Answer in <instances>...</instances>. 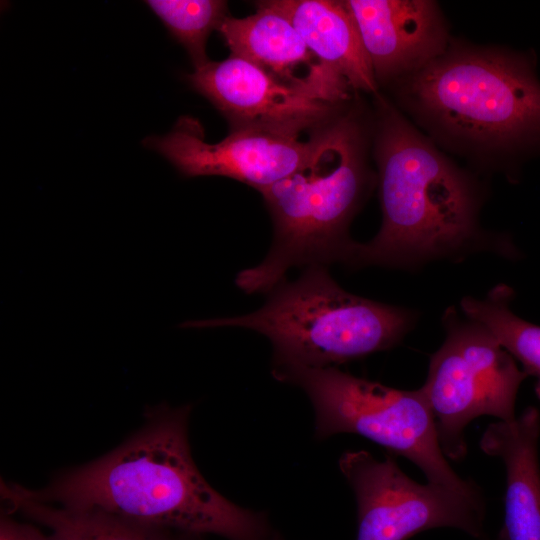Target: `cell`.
Listing matches in <instances>:
<instances>
[{
    "mask_svg": "<svg viewBox=\"0 0 540 540\" xmlns=\"http://www.w3.org/2000/svg\"><path fill=\"white\" fill-rule=\"evenodd\" d=\"M190 406L155 412L146 426L105 456L58 477L32 499L100 510L145 526L212 533L230 540L268 535L265 515L218 493L193 461Z\"/></svg>",
    "mask_w": 540,
    "mask_h": 540,
    "instance_id": "obj_1",
    "label": "cell"
},
{
    "mask_svg": "<svg viewBox=\"0 0 540 540\" xmlns=\"http://www.w3.org/2000/svg\"><path fill=\"white\" fill-rule=\"evenodd\" d=\"M373 132L382 224L373 239L356 242L348 265L406 268L475 250L507 252L479 227V182L381 96Z\"/></svg>",
    "mask_w": 540,
    "mask_h": 540,
    "instance_id": "obj_2",
    "label": "cell"
},
{
    "mask_svg": "<svg viewBox=\"0 0 540 540\" xmlns=\"http://www.w3.org/2000/svg\"><path fill=\"white\" fill-rule=\"evenodd\" d=\"M430 138L484 167L540 152V80L527 54L451 42L391 84Z\"/></svg>",
    "mask_w": 540,
    "mask_h": 540,
    "instance_id": "obj_3",
    "label": "cell"
},
{
    "mask_svg": "<svg viewBox=\"0 0 540 540\" xmlns=\"http://www.w3.org/2000/svg\"><path fill=\"white\" fill-rule=\"evenodd\" d=\"M368 140L358 110H340L321 126L305 163L260 192L273 241L262 262L238 273V288L267 293L292 267L349 263L356 243L349 226L377 179L368 163Z\"/></svg>",
    "mask_w": 540,
    "mask_h": 540,
    "instance_id": "obj_4",
    "label": "cell"
},
{
    "mask_svg": "<svg viewBox=\"0 0 540 540\" xmlns=\"http://www.w3.org/2000/svg\"><path fill=\"white\" fill-rule=\"evenodd\" d=\"M263 306L242 316L183 324L241 327L271 342L272 370L337 367L393 348L410 331L414 312L344 290L326 266L306 267L273 287Z\"/></svg>",
    "mask_w": 540,
    "mask_h": 540,
    "instance_id": "obj_5",
    "label": "cell"
},
{
    "mask_svg": "<svg viewBox=\"0 0 540 540\" xmlns=\"http://www.w3.org/2000/svg\"><path fill=\"white\" fill-rule=\"evenodd\" d=\"M271 372L279 382L298 386L307 394L315 415V439L321 441L340 433L360 435L390 455L411 461L429 483L471 497L482 496L472 480L461 478L450 466L421 388L389 387L338 367Z\"/></svg>",
    "mask_w": 540,
    "mask_h": 540,
    "instance_id": "obj_6",
    "label": "cell"
},
{
    "mask_svg": "<svg viewBox=\"0 0 540 540\" xmlns=\"http://www.w3.org/2000/svg\"><path fill=\"white\" fill-rule=\"evenodd\" d=\"M446 337L430 357L421 387L433 413L444 455L467 454L465 428L488 415L512 421L519 387L527 377L515 359L481 324L449 308L443 315Z\"/></svg>",
    "mask_w": 540,
    "mask_h": 540,
    "instance_id": "obj_7",
    "label": "cell"
},
{
    "mask_svg": "<svg viewBox=\"0 0 540 540\" xmlns=\"http://www.w3.org/2000/svg\"><path fill=\"white\" fill-rule=\"evenodd\" d=\"M339 469L357 505L356 540H408L440 527L485 540V502L453 489L407 476L392 455L376 459L366 450L346 451Z\"/></svg>",
    "mask_w": 540,
    "mask_h": 540,
    "instance_id": "obj_8",
    "label": "cell"
},
{
    "mask_svg": "<svg viewBox=\"0 0 540 540\" xmlns=\"http://www.w3.org/2000/svg\"><path fill=\"white\" fill-rule=\"evenodd\" d=\"M321 126L307 138L281 131L236 129L221 141L209 143L201 123L184 116L169 133L148 137L143 144L186 177L224 176L261 192L305 163L315 148Z\"/></svg>",
    "mask_w": 540,
    "mask_h": 540,
    "instance_id": "obj_9",
    "label": "cell"
},
{
    "mask_svg": "<svg viewBox=\"0 0 540 540\" xmlns=\"http://www.w3.org/2000/svg\"><path fill=\"white\" fill-rule=\"evenodd\" d=\"M186 78L227 119L230 130L253 128L302 135L329 121L344 106L288 85L234 54L209 61Z\"/></svg>",
    "mask_w": 540,
    "mask_h": 540,
    "instance_id": "obj_10",
    "label": "cell"
},
{
    "mask_svg": "<svg viewBox=\"0 0 540 540\" xmlns=\"http://www.w3.org/2000/svg\"><path fill=\"white\" fill-rule=\"evenodd\" d=\"M377 84H393L441 55L451 38L431 0H346Z\"/></svg>",
    "mask_w": 540,
    "mask_h": 540,
    "instance_id": "obj_11",
    "label": "cell"
},
{
    "mask_svg": "<svg viewBox=\"0 0 540 540\" xmlns=\"http://www.w3.org/2000/svg\"><path fill=\"white\" fill-rule=\"evenodd\" d=\"M254 14L227 16L217 31L231 54L258 65L288 85L334 105L350 100V86L309 50L290 20L265 3Z\"/></svg>",
    "mask_w": 540,
    "mask_h": 540,
    "instance_id": "obj_12",
    "label": "cell"
},
{
    "mask_svg": "<svg viewBox=\"0 0 540 540\" xmlns=\"http://www.w3.org/2000/svg\"><path fill=\"white\" fill-rule=\"evenodd\" d=\"M540 412L529 406L512 421L490 424L481 450L506 470L505 516L498 540H540Z\"/></svg>",
    "mask_w": 540,
    "mask_h": 540,
    "instance_id": "obj_13",
    "label": "cell"
},
{
    "mask_svg": "<svg viewBox=\"0 0 540 540\" xmlns=\"http://www.w3.org/2000/svg\"><path fill=\"white\" fill-rule=\"evenodd\" d=\"M285 15L309 50L353 90L376 93L378 84L355 20L345 1L270 0Z\"/></svg>",
    "mask_w": 540,
    "mask_h": 540,
    "instance_id": "obj_14",
    "label": "cell"
},
{
    "mask_svg": "<svg viewBox=\"0 0 540 540\" xmlns=\"http://www.w3.org/2000/svg\"><path fill=\"white\" fill-rule=\"evenodd\" d=\"M1 494L10 508L48 527L50 540H162L149 526L100 510L52 507L30 498L22 486L2 483Z\"/></svg>",
    "mask_w": 540,
    "mask_h": 540,
    "instance_id": "obj_15",
    "label": "cell"
},
{
    "mask_svg": "<svg viewBox=\"0 0 540 540\" xmlns=\"http://www.w3.org/2000/svg\"><path fill=\"white\" fill-rule=\"evenodd\" d=\"M513 295L511 287L499 284L483 298L464 297L460 305L464 316L484 326L521 363L526 375L536 379L540 399V326L512 311Z\"/></svg>",
    "mask_w": 540,
    "mask_h": 540,
    "instance_id": "obj_16",
    "label": "cell"
},
{
    "mask_svg": "<svg viewBox=\"0 0 540 540\" xmlns=\"http://www.w3.org/2000/svg\"><path fill=\"white\" fill-rule=\"evenodd\" d=\"M145 3L184 47L194 70L210 61L206 53L207 40L229 16L226 1L148 0Z\"/></svg>",
    "mask_w": 540,
    "mask_h": 540,
    "instance_id": "obj_17",
    "label": "cell"
},
{
    "mask_svg": "<svg viewBox=\"0 0 540 540\" xmlns=\"http://www.w3.org/2000/svg\"><path fill=\"white\" fill-rule=\"evenodd\" d=\"M0 540H50L35 528L2 518L0 524Z\"/></svg>",
    "mask_w": 540,
    "mask_h": 540,
    "instance_id": "obj_18",
    "label": "cell"
},
{
    "mask_svg": "<svg viewBox=\"0 0 540 540\" xmlns=\"http://www.w3.org/2000/svg\"><path fill=\"white\" fill-rule=\"evenodd\" d=\"M267 537H268V535L265 536V537H263V538H261V539H258V540H267Z\"/></svg>",
    "mask_w": 540,
    "mask_h": 540,
    "instance_id": "obj_19",
    "label": "cell"
}]
</instances>
